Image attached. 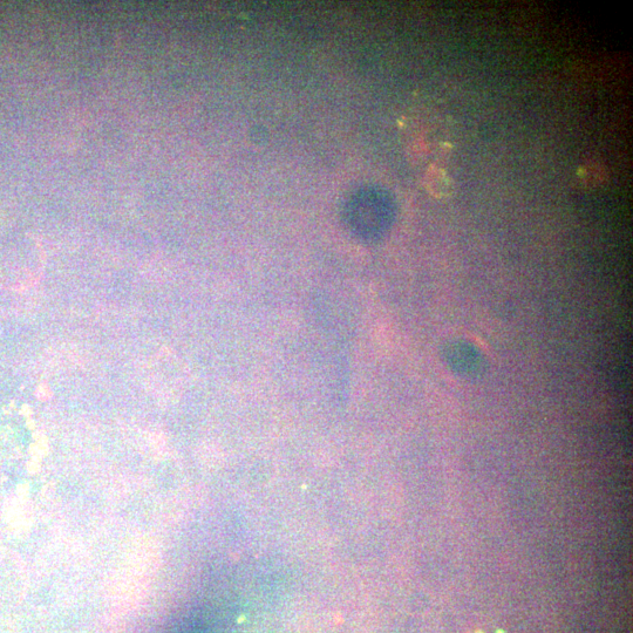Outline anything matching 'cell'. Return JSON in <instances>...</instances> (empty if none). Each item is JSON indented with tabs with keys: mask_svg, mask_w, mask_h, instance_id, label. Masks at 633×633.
Masks as SVG:
<instances>
[{
	"mask_svg": "<svg viewBox=\"0 0 633 633\" xmlns=\"http://www.w3.org/2000/svg\"><path fill=\"white\" fill-rule=\"evenodd\" d=\"M578 176L588 187L594 188L601 185V183L607 178V172L600 163L590 162L587 165L581 167Z\"/></svg>",
	"mask_w": 633,
	"mask_h": 633,
	"instance_id": "7a4b0ae2",
	"label": "cell"
},
{
	"mask_svg": "<svg viewBox=\"0 0 633 633\" xmlns=\"http://www.w3.org/2000/svg\"><path fill=\"white\" fill-rule=\"evenodd\" d=\"M426 186L431 194L437 197L451 196L453 182L449 176L438 167H431L426 176Z\"/></svg>",
	"mask_w": 633,
	"mask_h": 633,
	"instance_id": "6da1fadb",
	"label": "cell"
}]
</instances>
